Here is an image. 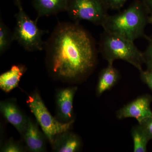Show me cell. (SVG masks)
Returning a JSON list of instances; mask_svg holds the SVG:
<instances>
[{
    "label": "cell",
    "instance_id": "obj_5",
    "mask_svg": "<svg viewBox=\"0 0 152 152\" xmlns=\"http://www.w3.org/2000/svg\"><path fill=\"white\" fill-rule=\"evenodd\" d=\"M27 103L51 145L57 135L69 131L73 124L74 121L62 123L54 118L39 93H34L29 96Z\"/></svg>",
    "mask_w": 152,
    "mask_h": 152
},
{
    "label": "cell",
    "instance_id": "obj_8",
    "mask_svg": "<svg viewBox=\"0 0 152 152\" xmlns=\"http://www.w3.org/2000/svg\"><path fill=\"white\" fill-rule=\"evenodd\" d=\"M77 88L69 87L58 91L56 96L58 120L61 122L74 121L73 101Z\"/></svg>",
    "mask_w": 152,
    "mask_h": 152
},
{
    "label": "cell",
    "instance_id": "obj_7",
    "mask_svg": "<svg viewBox=\"0 0 152 152\" xmlns=\"http://www.w3.org/2000/svg\"><path fill=\"white\" fill-rule=\"evenodd\" d=\"M152 97L149 94H145L124 106L117 111L116 117L119 119L134 118L138 124L152 116L151 104Z\"/></svg>",
    "mask_w": 152,
    "mask_h": 152
},
{
    "label": "cell",
    "instance_id": "obj_21",
    "mask_svg": "<svg viewBox=\"0 0 152 152\" xmlns=\"http://www.w3.org/2000/svg\"><path fill=\"white\" fill-rule=\"evenodd\" d=\"M139 124L143 128L150 140H152V116Z\"/></svg>",
    "mask_w": 152,
    "mask_h": 152
},
{
    "label": "cell",
    "instance_id": "obj_6",
    "mask_svg": "<svg viewBox=\"0 0 152 152\" xmlns=\"http://www.w3.org/2000/svg\"><path fill=\"white\" fill-rule=\"evenodd\" d=\"M108 10L103 0H69L66 12L75 23L86 20L102 26Z\"/></svg>",
    "mask_w": 152,
    "mask_h": 152
},
{
    "label": "cell",
    "instance_id": "obj_18",
    "mask_svg": "<svg viewBox=\"0 0 152 152\" xmlns=\"http://www.w3.org/2000/svg\"><path fill=\"white\" fill-rule=\"evenodd\" d=\"M148 44L145 51L143 53L144 64L146 66V70L152 72V35L148 40Z\"/></svg>",
    "mask_w": 152,
    "mask_h": 152
},
{
    "label": "cell",
    "instance_id": "obj_2",
    "mask_svg": "<svg viewBox=\"0 0 152 152\" xmlns=\"http://www.w3.org/2000/svg\"><path fill=\"white\" fill-rule=\"evenodd\" d=\"M149 24V16L140 0H135L125 10L108 15L102 26L104 31L134 42L137 39H149L145 29Z\"/></svg>",
    "mask_w": 152,
    "mask_h": 152
},
{
    "label": "cell",
    "instance_id": "obj_16",
    "mask_svg": "<svg viewBox=\"0 0 152 152\" xmlns=\"http://www.w3.org/2000/svg\"><path fill=\"white\" fill-rule=\"evenodd\" d=\"M15 41L13 32L4 23L1 15L0 18V55L4 54Z\"/></svg>",
    "mask_w": 152,
    "mask_h": 152
},
{
    "label": "cell",
    "instance_id": "obj_13",
    "mask_svg": "<svg viewBox=\"0 0 152 152\" xmlns=\"http://www.w3.org/2000/svg\"><path fill=\"white\" fill-rule=\"evenodd\" d=\"M26 71L23 65L12 66L8 71L0 75V88L5 92L8 93L18 86L20 79Z\"/></svg>",
    "mask_w": 152,
    "mask_h": 152
},
{
    "label": "cell",
    "instance_id": "obj_19",
    "mask_svg": "<svg viewBox=\"0 0 152 152\" xmlns=\"http://www.w3.org/2000/svg\"><path fill=\"white\" fill-rule=\"evenodd\" d=\"M107 8L112 10H120L128 0H103Z\"/></svg>",
    "mask_w": 152,
    "mask_h": 152
},
{
    "label": "cell",
    "instance_id": "obj_4",
    "mask_svg": "<svg viewBox=\"0 0 152 152\" xmlns=\"http://www.w3.org/2000/svg\"><path fill=\"white\" fill-rule=\"evenodd\" d=\"M18 9L15 14V26L13 31L15 41L28 52L42 51L45 49V42L42 37L47 31L38 27L37 21H34L26 13L21 0H14Z\"/></svg>",
    "mask_w": 152,
    "mask_h": 152
},
{
    "label": "cell",
    "instance_id": "obj_22",
    "mask_svg": "<svg viewBox=\"0 0 152 152\" xmlns=\"http://www.w3.org/2000/svg\"><path fill=\"white\" fill-rule=\"evenodd\" d=\"M149 16V24L152 25V0H140Z\"/></svg>",
    "mask_w": 152,
    "mask_h": 152
},
{
    "label": "cell",
    "instance_id": "obj_11",
    "mask_svg": "<svg viewBox=\"0 0 152 152\" xmlns=\"http://www.w3.org/2000/svg\"><path fill=\"white\" fill-rule=\"evenodd\" d=\"M69 0H33V7L37 12V22L41 17H48L66 12Z\"/></svg>",
    "mask_w": 152,
    "mask_h": 152
},
{
    "label": "cell",
    "instance_id": "obj_14",
    "mask_svg": "<svg viewBox=\"0 0 152 152\" xmlns=\"http://www.w3.org/2000/svg\"><path fill=\"white\" fill-rule=\"evenodd\" d=\"M113 64H108L107 66L101 71L96 90L98 96L111 89L119 79V73Z\"/></svg>",
    "mask_w": 152,
    "mask_h": 152
},
{
    "label": "cell",
    "instance_id": "obj_3",
    "mask_svg": "<svg viewBox=\"0 0 152 152\" xmlns=\"http://www.w3.org/2000/svg\"><path fill=\"white\" fill-rule=\"evenodd\" d=\"M99 50L108 64L121 60L141 71L144 64L143 53L140 51L134 42L104 31L100 41Z\"/></svg>",
    "mask_w": 152,
    "mask_h": 152
},
{
    "label": "cell",
    "instance_id": "obj_15",
    "mask_svg": "<svg viewBox=\"0 0 152 152\" xmlns=\"http://www.w3.org/2000/svg\"><path fill=\"white\" fill-rule=\"evenodd\" d=\"M134 152L147 151V145L151 140L149 137L140 125L134 126L131 130Z\"/></svg>",
    "mask_w": 152,
    "mask_h": 152
},
{
    "label": "cell",
    "instance_id": "obj_17",
    "mask_svg": "<svg viewBox=\"0 0 152 152\" xmlns=\"http://www.w3.org/2000/svg\"><path fill=\"white\" fill-rule=\"evenodd\" d=\"M24 148L21 144L15 141L12 139L6 142L1 148V152H22L24 151Z\"/></svg>",
    "mask_w": 152,
    "mask_h": 152
},
{
    "label": "cell",
    "instance_id": "obj_1",
    "mask_svg": "<svg viewBox=\"0 0 152 152\" xmlns=\"http://www.w3.org/2000/svg\"><path fill=\"white\" fill-rule=\"evenodd\" d=\"M44 49L48 69L56 78L72 81L83 77L96 62L94 39L78 23H59Z\"/></svg>",
    "mask_w": 152,
    "mask_h": 152
},
{
    "label": "cell",
    "instance_id": "obj_10",
    "mask_svg": "<svg viewBox=\"0 0 152 152\" xmlns=\"http://www.w3.org/2000/svg\"><path fill=\"white\" fill-rule=\"evenodd\" d=\"M45 137L44 133L40 130L37 123L28 118L27 127L23 137L28 150L32 152L45 151Z\"/></svg>",
    "mask_w": 152,
    "mask_h": 152
},
{
    "label": "cell",
    "instance_id": "obj_9",
    "mask_svg": "<svg viewBox=\"0 0 152 152\" xmlns=\"http://www.w3.org/2000/svg\"><path fill=\"white\" fill-rule=\"evenodd\" d=\"M0 110L5 118L16 129L23 137L27 127L28 118L15 102L11 100L1 102Z\"/></svg>",
    "mask_w": 152,
    "mask_h": 152
},
{
    "label": "cell",
    "instance_id": "obj_20",
    "mask_svg": "<svg viewBox=\"0 0 152 152\" xmlns=\"http://www.w3.org/2000/svg\"><path fill=\"white\" fill-rule=\"evenodd\" d=\"M140 78L142 81L149 87L152 91V72L147 71H140Z\"/></svg>",
    "mask_w": 152,
    "mask_h": 152
},
{
    "label": "cell",
    "instance_id": "obj_12",
    "mask_svg": "<svg viewBox=\"0 0 152 152\" xmlns=\"http://www.w3.org/2000/svg\"><path fill=\"white\" fill-rule=\"evenodd\" d=\"M51 145L56 152H76L80 148L82 142L76 134L68 131L57 135Z\"/></svg>",
    "mask_w": 152,
    "mask_h": 152
}]
</instances>
